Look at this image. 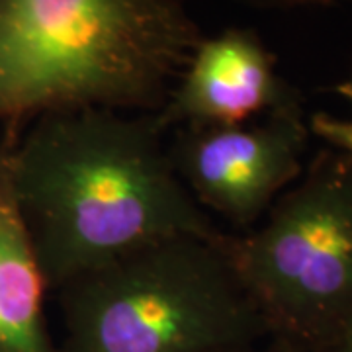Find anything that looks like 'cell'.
<instances>
[{
	"label": "cell",
	"instance_id": "cell-1",
	"mask_svg": "<svg viewBox=\"0 0 352 352\" xmlns=\"http://www.w3.org/2000/svg\"><path fill=\"white\" fill-rule=\"evenodd\" d=\"M155 112L41 113L14 139L12 190L47 292L155 241L227 231L176 175Z\"/></svg>",
	"mask_w": 352,
	"mask_h": 352
},
{
	"label": "cell",
	"instance_id": "cell-2",
	"mask_svg": "<svg viewBox=\"0 0 352 352\" xmlns=\"http://www.w3.org/2000/svg\"><path fill=\"white\" fill-rule=\"evenodd\" d=\"M201 38L180 0H0V122L159 112Z\"/></svg>",
	"mask_w": 352,
	"mask_h": 352
},
{
	"label": "cell",
	"instance_id": "cell-3",
	"mask_svg": "<svg viewBox=\"0 0 352 352\" xmlns=\"http://www.w3.org/2000/svg\"><path fill=\"white\" fill-rule=\"evenodd\" d=\"M227 235L143 245L55 292L61 352H241L270 339Z\"/></svg>",
	"mask_w": 352,
	"mask_h": 352
},
{
	"label": "cell",
	"instance_id": "cell-4",
	"mask_svg": "<svg viewBox=\"0 0 352 352\" xmlns=\"http://www.w3.org/2000/svg\"><path fill=\"white\" fill-rule=\"evenodd\" d=\"M227 251L270 337L325 349L352 325V155L321 149Z\"/></svg>",
	"mask_w": 352,
	"mask_h": 352
},
{
	"label": "cell",
	"instance_id": "cell-5",
	"mask_svg": "<svg viewBox=\"0 0 352 352\" xmlns=\"http://www.w3.org/2000/svg\"><path fill=\"white\" fill-rule=\"evenodd\" d=\"M309 135L296 102L241 126L178 127L168 153L201 210L245 233L302 176Z\"/></svg>",
	"mask_w": 352,
	"mask_h": 352
},
{
	"label": "cell",
	"instance_id": "cell-6",
	"mask_svg": "<svg viewBox=\"0 0 352 352\" xmlns=\"http://www.w3.org/2000/svg\"><path fill=\"white\" fill-rule=\"evenodd\" d=\"M300 92L278 75L276 57L251 28L204 36L176 76L157 118L168 129L241 126L289 104Z\"/></svg>",
	"mask_w": 352,
	"mask_h": 352
},
{
	"label": "cell",
	"instance_id": "cell-7",
	"mask_svg": "<svg viewBox=\"0 0 352 352\" xmlns=\"http://www.w3.org/2000/svg\"><path fill=\"white\" fill-rule=\"evenodd\" d=\"M18 126L0 139V352H61L45 319L47 286L14 198L10 153Z\"/></svg>",
	"mask_w": 352,
	"mask_h": 352
},
{
	"label": "cell",
	"instance_id": "cell-8",
	"mask_svg": "<svg viewBox=\"0 0 352 352\" xmlns=\"http://www.w3.org/2000/svg\"><path fill=\"white\" fill-rule=\"evenodd\" d=\"M307 126L311 135L321 139L327 147L352 155V120H342L331 113L317 112L309 116Z\"/></svg>",
	"mask_w": 352,
	"mask_h": 352
},
{
	"label": "cell",
	"instance_id": "cell-9",
	"mask_svg": "<svg viewBox=\"0 0 352 352\" xmlns=\"http://www.w3.org/2000/svg\"><path fill=\"white\" fill-rule=\"evenodd\" d=\"M186 2V0H180ZM241 6L258 8V10H298V8H315V6H331L344 0H231Z\"/></svg>",
	"mask_w": 352,
	"mask_h": 352
},
{
	"label": "cell",
	"instance_id": "cell-10",
	"mask_svg": "<svg viewBox=\"0 0 352 352\" xmlns=\"http://www.w3.org/2000/svg\"><path fill=\"white\" fill-rule=\"evenodd\" d=\"M241 352H303V351L296 349L294 344H289V342H286V340L270 337L268 340H264L263 344H258V346H254V349H249V351H241Z\"/></svg>",
	"mask_w": 352,
	"mask_h": 352
},
{
	"label": "cell",
	"instance_id": "cell-11",
	"mask_svg": "<svg viewBox=\"0 0 352 352\" xmlns=\"http://www.w3.org/2000/svg\"><path fill=\"white\" fill-rule=\"evenodd\" d=\"M319 352H352V325Z\"/></svg>",
	"mask_w": 352,
	"mask_h": 352
},
{
	"label": "cell",
	"instance_id": "cell-12",
	"mask_svg": "<svg viewBox=\"0 0 352 352\" xmlns=\"http://www.w3.org/2000/svg\"><path fill=\"white\" fill-rule=\"evenodd\" d=\"M335 90H337V94L342 96L344 100L352 102V71H351V75L346 76L342 82H339V85L335 87Z\"/></svg>",
	"mask_w": 352,
	"mask_h": 352
}]
</instances>
